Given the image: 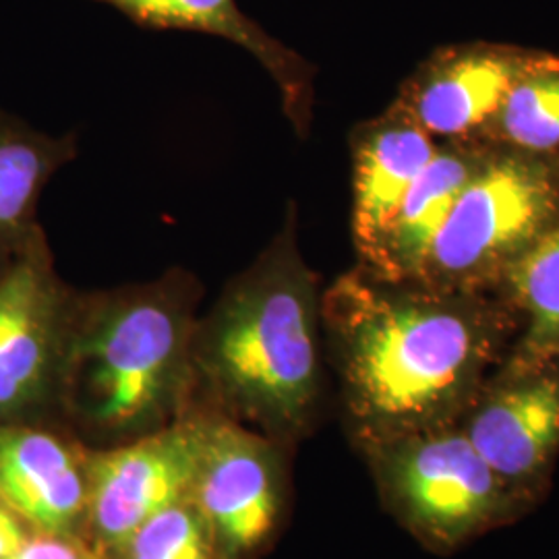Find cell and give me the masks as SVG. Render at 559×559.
Listing matches in <instances>:
<instances>
[{
  "label": "cell",
  "instance_id": "obj_1",
  "mask_svg": "<svg viewBox=\"0 0 559 559\" xmlns=\"http://www.w3.org/2000/svg\"><path fill=\"white\" fill-rule=\"evenodd\" d=\"M328 367L355 450L459 425L520 336L498 290L385 280L359 263L321 295Z\"/></svg>",
  "mask_w": 559,
  "mask_h": 559
},
{
  "label": "cell",
  "instance_id": "obj_2",
  "mask_svg": "<svg viewBox=\"0 0 559 559\" xmlns=\"http://www.w3.org/2000/svg\"><path fill=\"white\" fill-rule=\"evenodd\" d=\"M321 295L320 274L300 253L290 203L265 249L195 321L189 408L295 452L318 429L328 399Z\"/></svg>",
  "mask_w": 559,
  "mask_h": 559
},
{
  "label": "cell",
  "instance_id": "obj_3",
  "mask_svg": "<svg viewBox=\"0 0 559 559\" xmlns=\"http://www.w3.org/2000/svg\"><path fill=\"white\" fill-rule=\"evenodd\" d=\"M201 299V280L185 267L80 290L60 423L96 450L177 423L191 402V342Z\"/></svg>",
  "mask_w": 559,
  "mask_h": 559
},
{
  "label": "cell",
  "instance_id": "obj_4",
  "mask_svg": "<svg viewBox=\"0 0 559 559\" xmlns=\"http://www.w3.org/2000/svg\"><path fill=\"white\" fill-rule=\"evenodd\" d=\"M360 456L385 512L438 556L533 510L506 487L460 425L383 441Z\"/></svg>",
  "mask_w": 559,
  "mask_h": 559
},
{
  "label": "cell",
  "instance_id": "obj_5",
  "mask_svg": "<svg viewBox=\"0 0 559 559\" xmlns=\"http://www.w3.org/2000/svg\"><path fill=\"white\" fill-rule=\"evenodd\" d=\"M559 222V158L489 147L460 191L419 282L498 290L506 272Z\"/></svg>",
  "mask_w": 559,
  "mask_h": 559
},
{
  "label": "cell",
  "instance_id": "obj_6",
  "mask_svg": "<svg viewBox=\"0 0 559 559\" xmlns=\"http://www.w3.org/2000/svg\"><path fill=\"white\" fill-rule=\"evenodd\" d=\"M78 299L44 230L0 265V425L60 423Z\"/></svg>",
  "mask_w": 559,
  "mask_h": 559
},
{
  "label": "cell",
  "instance_id": "obj_7",
  "mask_svg": "<svg viewBox=\"0 0 559 559\" xmlns=\"http://www.w3.org/2000/svg\"><path fill=\"white\" fill-rule=\"evenodd\" d=\"M198 462L189 500L226 559L265 558L290 514L293 450L221 415L189 408Z\"/></svg>",
  "mask_w": 559,
  "mask_h": 559
},
{
  "label": "cell",
  "instance_id": "obj_8",
  "mask_svg": "<svg viewBox=\"0 0 559 559\" xmlns=\"http://www.w3.org/2000/svg\"><path fill=\"white\" fill-rule=\"evenodd\" d=\"M459 425L506 487L535 510L559 460V353L512 348Z\"/></svg>",
  "mask_w": 559,
  "mask_h": 559
},
{
  "label": "cell",
  "instance_id": "obj_9",
  "mask_svg": "<svg viewBox=\"0 0 559 559\" xmlns=\"http://www.w3.org/2000/svg\"><path fill=\"white\" fill-rule=\"evenodd\" d=\"M547 57L501 41L440 46L402 81L394 102L436 141H485L510 90Z\"/></svg>",
  "mask_w": 559,
  "mask_h": 559
},
{
  "label": "cell",
  "instance_id": "obj_10",
  "mask_svg": "<svg viewBox=\"0 0 559 559\" xmlns=\"http://www.w3.org/2000/svg\"><path fill=\"white\" fill-rule=\"evenodd\" d=\"M198 462L191 413L156 433L92 452L85 540L104 554L164 508L189 498Z\"/></svg>",
  "mask_w": 559,
  "mask_h": 559
},
{
  "label": "cell",
  "instance_id": "obj_11",
  "mask_svg": "<svg viewBox=\"0 0 559 559\" xmlns=\"http://www.w3.org/2000/svg\"><path fill=\"white\" fill-rule=\"evenodd\" d=\"M92 452L62 423L0 425V500L32 533L85 539Z\"/></svg>",
  "mask_w": 559,
  "mask_h": 559
},
{
  "label": "cell",
  "instance_id": "obj_12",
  "mask_svg": "<svg viewBox=\"0 0 559 559\" xmlns=\"http://www.w3.org/2000/svg\"><path fill=\"white\" fill-rule=\"evenodd\" d=\"M147 29L198 32L233 41L260 62L278 87L284 117L307 140L316 110V67L245 15L237 0H96Z\"/></svg>",
  "mask_w": 559,
  "mask_h": 559
},
{
  "label": "cell",
  "instance_id": "obj_13",
  "mask_svg": "<svg viewBox=\"0 0 559 559\" xmlns=\"http://www.w3.org/2000/svg\"><path fill=\"white\" fill-rule=\"evenodd\" d=\"M348 147L353 166L350 233L357 260H362L433 158L438 141L392 102L378 117L353 127Z\"/></svg>",
  "mask_w": 559,
  "mask_h": 559
},
{
  "label": "cell",
  "instance_id": "obj_14",
  "mask_svg": "<svg viewBox=\"0 0 559 559\" xmlns=\"http://www.w3.org/2000/svg\"><path fill=\"white\" fill-rule=\"evenodd\" d=\"M489 147L485 141H438L433 158L404 195L381 239L357 260L360 267L380 278L419 280L460 191L479 170Z\"/></svg>",
  "mask_w": 559,
  "mask_h": 559
},
{
  "label": "cell",
  "instance_id": "obj_15",
  "mask_svg": "<svg viewBox=\"0 0 559 559\" xmlns=\"http://www.w3.org/2000/svg\"><path fill=\"white\" fill-rule=\"evenodd\" d=\"M78 154L75 133L50 135L0 110V265L44 230V189Z\"/></svg>",
  "mask_w": 559,
  "mask_h": 559
},
{
  "label": "cell",
  "instance_id": "obj_16",
  "mask_svg": "<svg viewBox=\"0 0 559 559\" xmlns=\"http://www.w3.org/2000/svg\"><path fill=\"white\" fill-rule=\"evenodd\" d=\"M498 293L522 321L512 348L559 353V222L506 272Z\"/></svg>",
  "mask_w": 559,
  "mask_h": 559
},
{
  "label": "cell",
  "instance_id": "obj_17",
  "mask_svg": "<svg viewBox=\"0 0 559 559\" xmlns=\"http://www.w3.org/2000/svg\"><path fill=\"white\" fill-rule=\"evenodd\" d=\"M485 141L559 158V55L549 52L547 59L516 81Z\"/></svg>",
  "mask_w": 559,
  "mask_h": 559
},
{
  "label": "cell",
  "instance_id": "obj_18",
  "mask_svg": "<svg viewBox=\"0 0 559 559\" xmlns=\"http://www.w3.org/2000/svg\"><path fill=\"white\" fill-rule=\"evenodd\" d=\"M104 559H226L189 498L164 508L108 547Z\"/></svg>",
  "mask_w": 559,
  "mask_h": 559
},
{
  "label": "cell",
  "instance_id": "obj_19",
  "mask_svg": "<svg viewBox=\"0 0 559 559\" xmlns=\"http://www.w3.org/2000/svg\"><path fill=\"white\" fill-rule=\"evenodd\" d=\"M9 559H104L81 537L32 533L20 551Z\"/></svg>",
  "mask_w": 559,
  "mask_h": 559
},
{
  "label": "cell",
  "instance_id": "obj_20",
  "mask_svg": "<svg viewBox=\"0 0 559 559\" xmlns=\"http://www.w3.org/2000/svg\"><path fill=\"white\" fill-rule=\"evenodd\" d=\"M29 535L32 531L15 512L7 506L0 508V559L13 558Z\"/></svg>",
  "mask_w": 559,
  "mask_h": 559
},
{
  "label": "cell",
  "instance_id": "obj_21",
  "mask_svg": "<svg viewBox=\"0 0 559 559\" xmlns=\"http://www.w3.org/2000/svg\"><path fill=\"white\" fill-rule=\"evenodd\" d=\"M4 506H7V503H4V501L0 500V508H4Z\"/></svg>",
  "mask_w": 559,
  "mask_h": 559
}]
</instances>
